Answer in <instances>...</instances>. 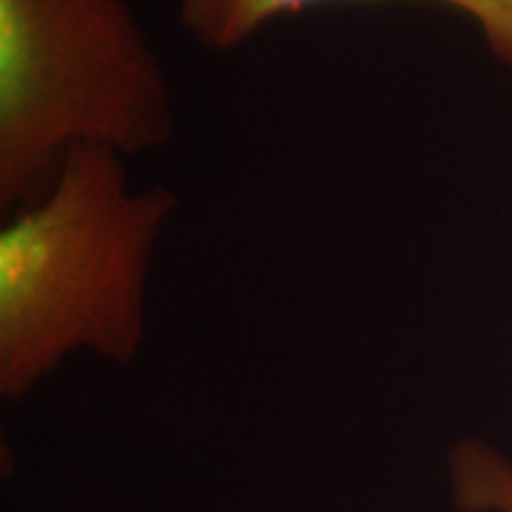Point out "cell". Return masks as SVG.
<instances>
[{
    "mask_svg": "<svg viewBox=\"0 0 512 512\" xmlns=\"http://www.w3.org/2000/svg\"><path fill=\"white\" fill-rule=\"evenodd\" d=\"M126 157L79 145L0 230V396L22 401L76 351L128 366L145 337L155 249L178 211Z\"/></svg>",
    "mask_w": 512,
    "mask_h": 512,
    "instance_id": "1",
    "label": "cell"
},
{
    "mask_svg": "<svg viewBox=\"0 0 512 512\" xmlns=\"http://www.w3.org/2000/svg\"><path fill=\"white\" fill-rule=\"evenodd\" d=\"M174 91L128 0H0V209L48 188L79 145L171 143Z\"/></svg>",
    "mask_w": 512,
    "mask_h": 512,
    "instance_id": "2",
    "label": "cell"
},
{
    "mask_svg": "<svg viewBox=\"0 0 512 512\" xmlns=\"http://www.w3.org/2000/svg\"><path fill=\"white\" fill-rule=\"evenodd\" d=\"M339 0H178V22L211 53H230L273 19ZM377 3V0H366ZM470 19L498 62L512 67V0H425Z\"/></svg>",
    "mask_w": 512,
    "mask_h": 512,
    "instance_id": "3",
    "label": "cell"
},
{
    "mask_svg": "<svg viewBox=\"0 0 512 512\" xmlns=\"http://www.w3.org/2000/svg\"><path fill=\"white\" fill-rule=\"evenodd\" d=\"M448 477L460 512H512V463L482 441L453 448Z\"/></svg>",
    "mask_w": 512,
    "mask_h": 512,
    "instance_id": "4",
    "label": "cell"
}]
</instances>
